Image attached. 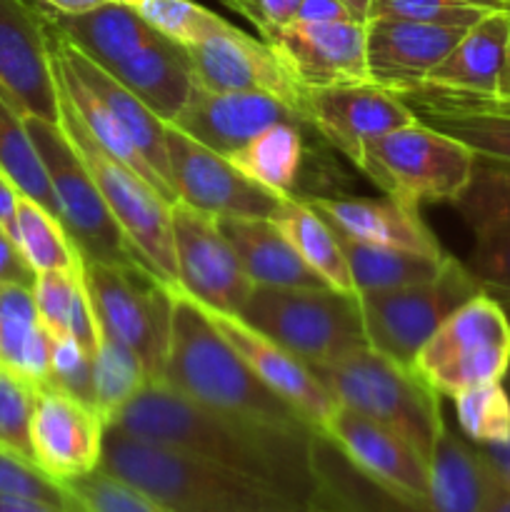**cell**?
Returning <instances> with one entry per match:
<instances>
[{"instance_id":"obj_1","label":"cell","mask_w":510,"mask_h":512,"mask_svg":"<svg viewBox=\"0 0 510 512\" xmlns=\"http://www.w3.org/2000/svg\"><path fill=\"white\" fill-rule=\"evenodd\" d=\"M108 425L273 485L305 508L318 510L323 490L315 465L318 435L225 418L163 380H150Z\"/></svg>"},{"instance_id":"obj_2","label":"cell","mask_w":510,"mask_h":512,"mask_svg":"<svg viewBox=\"0 0 510 512\" xmlns=\"http://www.w3.org/2000/svg\"><path fill=\"white\" fill-rule=\"evenodd\" d=\"M170 298L173 313L160 378L163 383L225 418L290 433L318 435L293 405L275 395L248 368V363L215 330L205 310L185 290L170 288Z\"/></svg>"},{"instance_id":"obj_3","label":"cell","mask_w":510,"mask_h":512,"mask_svg":"<svg viewBox=\"0 0 510 512\" xmlns=\"http://www.w3.org/2000/svg\"><path fill=\"white\" fill-rule=\"evenodd\" d=\"M98 468L143 490L168 512H318L273 485L113 425L105 428Z\"/></svg>"},{"instance_id":"obj_4","label":"cell","mask_w":510,"mask_h":512,"mask_svg":"<svg viewBox=\"0 0 510 512\" xmlns=\"http://www.w3.org/2000/svg\"><path fill=\"white\" fill-rule=\"evenodd\" d=\"M310 373L323 383L335 405L355 410L403 435L425 460L443 428L440 395L410 368L385 358L370 345L355 348L328 363H310Z\"/></svg>"},{"instance_id":"obj_5","label":"cell","mask_w":510,"mask_h":512,"mask_svg":"<svg viewBox=\"0 0 510 512\" xmlns=\"http://www.w3.org/2000/svg\"><path fill=\"white\" fill-rule=\"evenodd\" d=\"M58 123L85 168L93 175L105 205L118 220L128 243L140 255L148 270L158 275L168 288H178V263H175L173 228H170V203L138 173L115 160L100 148L78 110L58 90Z\"/></svg>"},{"instance_id":"obj_6","label":"cell","mask_w":510,"mask_h":512,"mask_svg":"<svg viewBox=\"0 0 510 512\" xmlns=\"http://www.w3.org/2000/svg\"><path fill=\"white\" fill-rule=\"evenodd\" d=\"M238 315L305 365L328 363L368 345L358 295L333 288L255 285Z\"/></svg>"},{"instance_id":"obj_7","label":"cell","mask_w":510,"mask_h":512,"mask_svg":"<svg viewBox=\"0 0 510 512\" xmlns=\"http://www.w3.org/2000/svg\"><path fill=\"white\" fill-rule=\"evenodd\" d=\"M510 368V315L493 295L460 305L420 348L413 373L440 398L500 383Z\"/></svg>"},{"instance_id":"obj_8","label":"cell","mask_w":510,"mask_h":512,"mask_svg":"<svg viewBox=\"0 0 510 512\" xmlns=\"http://www.w3.org/2000/svg\"><path fill=\"white\" fill-rule=\"evenodd\" d=\"M473 165V150L415 120L370 143L358 168L388 198L420 208L455 203L468 188Z\"/></svg>"},{"instance_id":"obj_9","label":"cell","mask_w":510,"mask_h":512,"mask_svg":"<svg viewBox=\"0 0 510 512\" xmlns=\"http://www.w3.org/2000/svg\"><path fill=\"white\" fill-rule=\"evenodd\" d=\"M80 260L100 333L135 350L150 378H163L173 313L168 285L138 263Z\"/></svg>"},{"instance_id":"obj_10","label":"cell","mask_w":510,"mask_h":512,"mask_svg":"<svg viewBox=\"0 0 510 512\" xmlns=\"http://www.w3.org/2000/svg\"><path fill=\"white\" fill-rule=\"evenodd\" d=\"M483 293L465 263L448 255L435 278L385 293L358 295L365 340L385 358L413 370L430 335L473 295Z\"/></svg>"},{"instance_id":"obj_11","label":"cell","mask_w":510,"mask_h":512,"mask_svg":"<svg viewBox=\"0 0 510 512\" xmlns=\"http://www.w3.org/2000/svg\"><path fill=\"white\" fill-rule=\"evenodd\" d=\"M25 125L48 173L60 223L68 230L80 258L145 265L105 205L93 175L85 168L83 158L63 133L60 123L25 118Z\"/></svg>"},{"instance_id":"obj_12","label":"cell","mask_w":510,"mask_h":512,"mask_svg":"<svg viewBox=\"0 0 510 512\" xmlns=\"http://www.w3.org/2000/svg\"><path fill=\"white\" fill-rule=\"evenodd\" d=\"M175 200L215 218H273L288 198L245 178L225 155L165 123Z\"/></svg>"},{"instance_id":"obj_13","label":"cell","mask_w":510,"mask_h":512,"mask_svg":"<svg viewBox=\"0 0 510 512\" xmlns=\"http://www.w3.org/2000/svg\"><path fill=\"white\" fill-rule=\"evenodd\" d=\"M170 228L178 288L205 308L238 315L255 285L220 230L218 218L175 200L170 205Z\"/></svg>"},{"instance_id":"obj_14","label":"cell","mask_w":510,"mask_h":512,"mask_svg":"<svg viewBox=\"0 0 510 512\" xmlns=\"http://www.w3.org/2000/svg\"><path fill=\"white\" fill-rule=\"evenodd\" d=\"M360 475L408 508L420 510L428 493V460L395 430L338 405L323 430Z\"/></svg>"},{"instance_id":"obj_15","label":"cell","mask_w":510,"mask_h":512,"mask_svg":"<svg viewBox=\"0 0 510 512\" xmlns=\"http://www.w3.org/2000/svg\"><path fill=\"white\" fill-rule=\"evenodd\" d=\"M195 83L208 90H250L283 100L308 123V90L293 75L265 40L253 38L233 23L220 33L190 45Z\"/></svg>"},{"instance_id":"obj_16","label":"cell","mask_w":510,"mask_h":512,"mask_svg":"<svg viewBox=\"0 0 510 512\" xmlns=\"http://www.w3.org/2000/svg\"><path fill=\"white\" fill-rule=\"evenodd\" d=\"M0 93L25 118L58 123L45 20L25 0H0Z\"/></svg>"},{"instance_id":"obj_17","label":"cell","mask_w":510,"mask_h":512,"mask_svg":"<svg viewBox=\"0 0 510 512\" xmlns=\"http://www.w3.org/2000/svg\"><path fill=\"white\" fill-rule=\"evenodd\" d=\"M300 88L320 90L368 80L365 23H303L295 20L268 40Z\"/></svg>"},{"instance_id":"obj_18","label":"cell","mask_w":510,"mask_h":512,"mask_svg":"<svg viewBox=\"0 0 510 512\" xmlns=\"http://www.w3.org/2000/svg\"><path fill=\"white\" fill-rule=\"evenodd\" d=\"M105 428L93 408L45 385L38 390L30 425L35 465L63 485L93 473L103 458Z\"/></svg>"},{"instance_id":"obj_19","label":"cell","mask_w":510,"mask_h":512,"mask_svg":"<svg viewBox=\"0 0 510 512\" xmlns=\"http://www.w3.org/2000/svg\"><path fill=\"white\" fill-rule=\"evenodd\" d=\"M415 123L408 105L373 83L338 85L308 93V125L358 168L363 150L383 135Z\"/></svg>"},{"instance_id":"obj_20","label":"cell","mask_w":510,"mask_h":512,"mask_svg":"<svg viewBox=\"0 0 510 512\" xmlns=\"http://www.w3.org/2000/svg\"><path fill=\"white\" fill-rule=\"evenodd\" d=\"M200 308L205 310V315L215 325V330L233 345L235 353L248 363V368L275 395H280L285 403L293 405L308 420L310 428L320 435V440H323L325 425H328L330 415L335 413L338 405L330 398L328 390L323 388V383L310 373L308 365L300 358H295L293 353H288L285 348H280L268 335H263L253 325L245 323L240 315L205 308V305H200Z\"/></svg>"},{"instance_id":"obj_21","label":"cell","mask_w":510,"mask_h":512,"mask_svg":"<svg viewBox=\"0 0 510 512\" xmlns=\"http://www.w3.org/2000/svg\"><path fill=\"white\" fill-rule=\"evenodd\" d=\"M275 123H305V120L290 105L268 93L208 90L198 83L183 110L170 120V125L225 158Z\"/></svg>"},{"instance_id":"obj_22","label":"cell","mask_w":510,"mask_h":512,"mask_svg":"<svg viewBox=\"0 0 510 512\" xmlns=\"http://www.w3.org/2000/svg\"><path fill=\"white\" fill-rule=\"evenodd\" d=\"M468 28L410 20L370 18L365 23L368 80L390 93H405L428 80Z\"/></svg>"},{"instance_id":"obj_23","label":"cell","mask_w":510,"mask_h":512,"mask_svg":"<svg viewBox=\"0 0 510 512\" xmlns=\"http://www.w3.org/2000/svg\"><path fill=\"white\" fill-rule=\"evenodd\" d=\"M335 233L380 248L410 250L420 255H445L418 208L395 198H303Z\"/></svg>"},{"instance_id":"obj_24","label":"cell","mask_w":510,"mask_h":512,"mask_svg":"<svg viewBox=\"0 0 510 512\" xmlns=\"http://www.w3.org/2000/svg\"><path fill=\"white\" fill-rule=\"evenodd\" d=\"M43 13V10H40ZM45 20V33H48V50L70 70V73L78 75L105 105H108L110 113L118 118V123L123 125L128 138L133 140L135 148L140 150L145 160H148L150 168L170 185V168H168V145H165V123L143 103L140 98H135L125 85H120L108 70L100 68L98 63L88 58L85 53H80L53 23L43 15ZM173 188V185H170Z\"/></svg>"},{"instance_id":"obj_25","label":"cell","mask_w":510,"mask_h":512,"mask_svg":"<svg viewBox=\"0 0 510 512\" xmlns=\"http://www.w3.org/2000/svg\"><path fill=\"white\" fill-rule=\"evenodd\" d=\"M510 53V10H488L470 25L423 85L450 93L495 98Z\"/></svg>"},{"instance_id":"obj_26","label":"cell","mask_w":510,"mask_h":512,"mask_svg":"<svg viewBox=\"0 0 510 512\" xmlns=\"http://www.w3.org/2000/svg\"><path fill=\"white\" fill-rule=\"evenodd\" d=\"M413 118L473 150L478 158L510 165V113L480 108L455 98L448 90L418 85L398 93Z\"/></svg>"},{"instance_id":"obj_27","label":"cell","mask_w":510,"mask_h":512,"mask_svg":"<svg viewBox=\"0 0 510 512\" xmlns=\"http://www.w3.org/2000/svg\"><path fill=\"white\" fill-rule=\"evenodd\" d=\"M493 470L478 445L443 423L428 460V493L420 512H483Z\"/></svg>"},{"instance_id":"obj_28","label":"cell","mask_w":510,"mask_h":512,"mask_svg":"<svg viewBox=\"0 0 510 512\" xmlns=\"http://www.w3.org/2000/svg\"><path fill=\"white\" fill-rule=\"evenodd\" d=\"M253 285L263 288H328L305 265L273 218H218Z\"/></svg>"},{"instance_id":"obj_29","label":"cell","mask_w":510,"mask_h":512,"mask_svg":"<svg viewBox=\"0 0 510 512\" xmlns=\"http://www.w3.org/2000/svg\"><path fill=\"white\" fill-rule=\"evenodd\" d=\"M108 73L135 98L143 100L163 123H170L183 110L195 88L188 50L165 35L150 40L145 48Z\"/></svg>"},{"instance_id":"obj_30","label":"cell","mask_w":510,"mask_h":512,"mask_svg":"<svg viewBox=\"0 0 510 512\" xmlns=\"http://www.w3.org/2000/svg\"><path fill=\"white\" fill-rule=\"evenodd\" d=\"M40 10L80 53L88 55L103 70H113L160 35L140 18L133 5L113 0L75 15L55 13L48 8Z\"/></svg>"},{"instance_id":"obj_31","label":"cell","mask_w":510,"mask_h":512,"mask_svg":"<svg viewBox=\"0 0 510 512\" xmlns=\"http://www.w3.org/2000/svg\"><path fill=\"white\" fill-rule=\"evenodd\" d=\"M0 365L38 388L48 385L50 335L38 318L33 285H0Z\"/></svg>"},{"instance_id":"obj_32","label":"cell","mask_w":510,"mask_h":512,"mask_svg":"<svg viewBox=\"0 0 510 512\" xmlns=\"http://www.w3.org/2000/svg\"><path fill=\"white\" fill-rule=\"evenodd\" d=\"M33 298L40 323L50 338H73L85 350L95 353L100 333L83 280V260L75 270H50L35 275Z\"/></svg>"},{"instance_id":"obj_33","label":"cell","mask_w":510,"mask_h":512,"mask_svg":"<svg viewBox=\"0 0 510 512\" xmlns=\"http://www.w3.org/2000/svg\"><path fill=\"white\" fill-rule=\"evenodd\" d=\"M50 63H53V75H55V85H58L60 93L73 103V108L78 110L80 120L85 123V128L93 133V138L98 140L100 148L105 150L108 155H113L115 160H120L123 165H128L133 173H138L140 178L148 180L170 205L175 203V190L155 173L153 168L148 165V160L140 155V150L135 148L133 140L128 138L123 125L118 123L113 113L108 110V105L83 83L75 73H70L53 53H50Z\"/></svg>"},{"instance_id":"obj_34","label":"cell","mask_w":510,"mask_h":512,"mask_svg":"<svg viewBox=\"0 0 510 512\" xmlns=\"http://www.w3.org/2000/svg\"><path fill=\"white\" fill-rule=\"evenodd\" d=\"M338 235V243L343 248L345 263H348L350 278H353L355 293H385V290H398L405 285L425 283L435 278L440 268L448 260L445 255H420L410 250L380 248V245L360 243V240Z\"/></svg>"},{"instance_id":"obj_35","label":"cell","mask_w":510,"mask_h":512,"mask_svg":"<svg viewBox=\"0 0 510 512\" xmlns=\"http://www.w3.org/2000/svg\"><path fill=\"white\" fill-rule=\"evenodd\" d=\"M273 220L283 230L285 238L290 240V245L298 250L305 265L315 270L328 283V288L355 295V285L350 278L348 263H345L343 248L338 243V235L303 198L290 195L283 208L273 215Z\"/></svg>"},{"instance_id":"obj_36","label":"cell","mask_w":510,"mask_h":512,"mask_svg":"<svg viewBox=\"0 0 510 512\" xmlns=\"http://www.w3.org/2000/svg\"><path fill=\"white\" fill-rule=\"evenodd\" d=\"M305 123H275L255 135L250 143L228 155L230 163L263 188L290 198L303 165V130Z\"/></svg>"},{"instance_id":"obj_37","label":"cell","mask_w":510,"mask_h":512,"mask_svg":"<svg viewBox=\"0 0 510 512\" xmlns=\"http://www.w3.org/2000/svg\"><path fill=\"white\" fill-rule=\"evenodd\" d=\"M0 173L20 190V195L35 200L58 218V203L43 160L28 133L25 115H20L3 98V93H0Z\"/></svg>"},{"instance_id":"obj_38","label":"cell","mask_w":510,"mask_h":512,"mask_svg":"<svg viewBox=\"0 0 510 512\" xmlns=\"http://www.w3.org/2000/svg\"><path fill=\"white\" fill-rule=\"evenodd\" d=\"M13 240L35 275L80 268V253L63 223L25 195H20L15 208Z\"/></svg>"},{"instance_id":"obj_39","label":"cell","mask_w":510,"mask_h":512,"mask_svg":"<svg viewBox=\"0 0 510 512\" xmlns=\"http://www.w3.org/2000/svg\"><path fill=\"white\" fill-rule=\"evenodd\" d=\"M100 333V330H98ZM150 373L140 355L110 335L100 333L93 353V393L95 413L105 425L150 383Z\"/></svg>"},{"instance_id":"obj_40","label":"cell","mask_w":510,"mask_h":512,"mask_svg":"<svg viewBox=\"0 0 510 512\" xmlns=\"http://www.w3.org/2000/svg\"><path fill=\"white\" fill-rule=\"evenodd\" d=\"M453 205L475 235L510 228V165L475 155L468 188Z\"/></svg>"},{"instance_id":"obj_41","label":"cell","mask_w":510,"mask_h":512,"mask_svg":"<svg viewBox=\"0 0 510 512\" xmlns=\"http://www.w3.org/2000/svg\"><path fill=\"white\" fill-rule=\"evenodd\" d=\"M455 418L465 438L478 448L503 445L510 438V395L500 383L475 385L453 398Z\"/></svg>"},{"instance_id":"obj_42","label":"cell","mask_w":510,"mask_h":512,"mask_svg":"<svg viewBox=\"0 0 510 512\" xmlns=\"http://www.w3.org/2000/svg\"><path fill=\"white\" fill-rule=\"evenodd\" d=\"M133 8L150 28L175 40L183 48H190L230 25L228 20L203 8L195 0H138Z\"/></svg>"},{"instance_id":"obj_43","label":"cell","mask_w":510,"mask_h":512,"mask_svg":"<svg viewBox=\"0 0 510 512\" xmlns=\"http://www.w3.org/2000/svg\"><path fill=\"white\" fill-rule=\"evenodd\" d=\"M38 390V385L0 365V450L33 463L30 425H33Z\"/></svg>"},{"instance_id":"obj_44","label":"cell","mask_w":510,"mask_h":512,"mask_svg":"<svg viewBox=\"0 0 510 512\" xmlns=\"http://www.w3.org/2000/svg\"><path fill=\"white\" fill-rule=\"evenodd\" d=\"M68 490L80 512H168L143 490L103 468L68 483Z\"/></svg>"},{"instance_id":"obj_45","label":"cell","mask_w":510,"mask_h":512,"mask_svg":"<svg viewBox=\"0 0 510 512\" xmlns=\"http://www.w3.org/2000/svg\"><path fill=\"white\" fill-rule=\"evenodd\" d=\"M465 268L483 293L493 295L510 315V228L475 235Z\"/></svg>"},{"instance_id":"obj_46","label":"cell","mask_w":510,"mask_h":512,"mask_svg":"<svg viewBox=\"0 0 510 512\" xmlns=\"http://www.w3.org/2000/svg\"><path fill=\"white\" fill-rule=\"evenodd\" d=\"M490 8L470 0H373L370 18L410 20L425 25H448V28H470Z\"/></svg>"},{"instance_id":"obj_47","label":"cell","mask_w":510,"mask_h":512,"mask_svg":"<svg viewBox=\"0 0 510 512\" xmlns=\"http://www.w3.org/2000/svg\"><path fill=\"white\" fill-rule=\"evenodd\" d=\"M0 498L38 500V503L75 508L68 485L50 478L33 460L0 450Z\"/></svg>"},{"instance_id":"obj_48","label":"cell","mask_w":510,"mask_h":512,"mask_svg":"<svg viewBox=\"0 0 510 512\" xmlns=\"http://www.w3.org/2000/svg\"><path fill=\"white\" fill-rule=\"evenodd\" d=\"M48 385L95 410L93 353L73 338H50Z\"/></svg>"},{"instance_id":"obj_49","label":"cell","mask_w":510,"mask_h":512,"mask_svg":"<svg viewBox=\"0 0 510 512\" xmlns=\"http://www.w3.org/2000/svg\"><path fill=\"white\" fill-rule=\"evenodd\" d=\"M233 13L248 20L268 43L278 30L288 28L298 18L300 0H223Z\"/></svg>"},{"instance_id":"obj_50","label":"cell","mask_w":510,"mask_h":512,"mask_svg":"<svg viewBox=\"0 0 510 512\" xmlns=\"http://www.w3.org/2000/svg\"><path fill=\"white\" fill-rule=\"evenodd\" d=\"M5 283H23V285H33L35 283V273L25 258L20 255L18 245L15 240L0 228V285Z\"/></svg>"},{"instance_id":"obj_51","label":"cell","mask_w":510,"mask_h":512,"mask_svg":"<svg viewBox=\"0 0 510 512\" xmlns=\"http://www.w3.org/2000/svg\"><path fill=\"white\" fill-rule=\"evenodd\" d=\"M303 23H338V20H353L348 8L340 0H300L298 18Z\"/></svg>"},{"instance_id":"obj_52","label":"cell","mask_w":510,"mask_h":512,"mask_svg":"<svg viewBox=\"0 0 510 512\" xmlns=\"http://www.w3.org/2000/svg\"><path fill=\"white\" fill-rule=\"evenodd\" d=\"M503 385L510 395V368H508V373H505ZM478 450L483 453L485 463L490 465V470H493L495 478H500L503 483L510 485V438H508V443H503V445H488V448H478Z\"/></svg>"},{"instance_id":"obj_53","label":"cell","mask_w":510,"mask_h":512,"mask_svg":"<svg viewBox=\"0 0 510 512\" xmlns=\"http://www.w3.org/2000/svg\"><path fill=\"white\" fill-rule=\"evenodd\" d=\"M20 190L0 173V228L13 238L15 228V208H18Z\"/></svg>"},{"instance_id":"obj_54","label":"cell","mask_w":510,"mask_h":512,"mask_svg":"<svg viewBox=\"0 0 510 512\" xmlns=\"http://www.w3.org/2000/svg\"><path fill=\"white\" fill-rule=\"evenodd\" d=\"M453 95L470 105H480V108H493V110H505V113H510V53H508V63H505L503 78H500V88L495 98H473V95H460V93H453Z\"/></svg>"},{"instance_id":"obj_55","label":"cell","mask_w":510,"mask_h":512,"mask_svg":"<svg viewBox=\"0 0 510 512\" xmlns=\"http://www.w3.org/2000/svg\"><path fill=\"white\" fill-rule=\"evenodd\" d=\"M0 512H80V510L78 508H58V505L38 503V500L0 498Z\"/></svg>"},{"instance_id":"obj_56","label":"cell","mask_w":510,"mask_h":512,"mask_svg":"<svg viewBox=\"0 0 510 512\" xmlns=\"http://www.w3.org/2000/svg\"><path fill=\"white\" fill-rule=\"evenodd\" d=\"M483 512H510V485L495 478V475L493 483H490V493L488 500H485Z\"/></svg>"},{"instance_id":"obj_57","label":"cell","mask_w":510,"mask_h":512,"mask_svg":"<svg viewBox=\"0 0 510 512\" xmlns=\"http://www.w3.org/2000/svg\"><path fill=\"white\" fill-rule=\"evenodd\" d=\"M38 3H43V8L55 10V13L75 15V13H85V10L98 8V5L108 3V0H38Z\"/></svg>"},{"instance_id":"obj_58","label":"cell","mask_w":510,"mask_h":512,"mask_svg":"<svg viewBox=\"0 0 510 512\" xmlns=\"http://www.w3.org/2000/svg\"><path fill=\"white\" fill-rule=\"evenodd\" d=\"M340 3L348 8L350 18L358 20V23H368V15H370V3L373 0H340Z\"/></svg>"},{"instance_id":"obj_59","label":"cell","mask_w":510,"mask_h":512,"mask_svg":"<svg viewBox=\"0 0 510 512\" xmlns=\"http://www.w3.org/2000/svg\"><path fill=\"white\" fill-rule=\"evenodd\" d=\"M470 3H478V5H483V8H490V10H503V0H470Z\"/></svg>"},{"instance_id":"obj_60","label":"cell","mask_w":510,"mask_h":512,"mask_svg":"<svg viewBox=\"0 0 510 512\" xmlns=\"http://www.w3.org/2000/svg\"><path fill=\"white\" fill-rule=\"evenodd\" d=\"M113 3H123V5H135L138 0H113Z\"/></svg>"},{"instance_id":"obj_61","label":"cell","mask_w":510,"mask_h":512,"mask_svg":"<svg viewBox=\"0 0 510 512\" xmlns=\"http://www.w3.org/2000/svg\"><path fill=\"white\" fill-rule=\"evenodd\" d=\"M503 10H510V0H503Z\"/></svg>"}]
</instances>
